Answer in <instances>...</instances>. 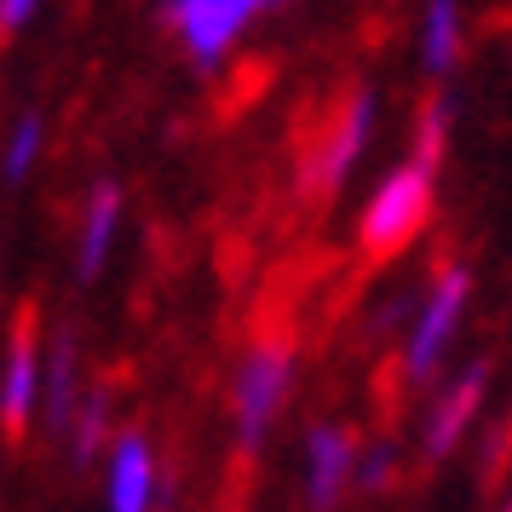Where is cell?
I'll list each match as a JSON object with an SVG mask.
<instances>
[{"mask_svg": "<svg viewBox=\"0 0 512 512\" xmlns=\"http://www.w3.org/2000/svg\"><path fill=\"white\" fill-rule=\"evenodd\" d=\"M35 6H41V0H0V24H6V35H18V29L35 18Z\"/></svg>", "mask_w": 512, "mask_h": 512, "instance_id": "obj_17", "label": "cell"}, {"mask_svg": "<svg viewBox=\"0 0 512 512\" xmlns=\"http://www.w3.org/2000/svg\"><path fill=\"white\" fill-rule=\"evenodd\" d=\"M455 52H461V0H426V18H420V64L432 75L455 70Z\"/></svg>", "mask_w": 512, "mask_h": 512, "instance_id": "obj_12", "label": "cell"}, {"mask_svg": "<svg viewBox=\"0 0 512 512\" xmlns=\"http://www.w3.org/2000/svg\"><path fill=\"white\" fill-rule=\"evenodd\" d=\"M357 461H363V449L346 426H334V420L311 426L305 432V507L311 512L340 507V495L357 484Z\"/></svg>", "mask_w": 512, "mask_h": 512, "instance_id": "obj_5", "label": "cell"}, {"mask_svg": "<svg viewBox=\"0 0 512 512\" xmlns=\"http://www.w3.org/2000/svg\"><path fill=\"white\" fill-rule=\"evenodd\" d=\"M392 472H397V449H392V443H374V449H363V461H357V484H363V489L392 484Z\"/></svg>", "mask_w": 512, "mask_h": 512, "instance_id": "obj_16", "label": "cell"}, {"mask_svg": "<svg viewBox=\"0 0 512 512\" xmlns=\"http://www.w3.org/2000/svg\"><path fill=\"white\" fill-rule=\"evenodd\" d=\"M271 0H167V24L196 64H219Z\"/></svg>", "mask_w": 512, "mask_h": 512, "instance_id": "obj_4", "label": "cell"}, {"mask_svg": "<svg viewBox=\"0 0 512 512\" xmlns=\"http://www.w3.org/2000/svg\"><path fill=\"white\" fill-rule=\"evenodd\" d=\"M271 6H277V0H271Z\"/></svg>", "mask_w": 512, "mask_h": 512, "instance_id": "obj_19", "label": "cell"}, {"mask_svg": "<svg viewBox=\"0 0 512 512\" xmlns=\"http://www.w3.org/2000/svg\"><path fill=\"white\" fill-rule=\"evenodd\" d=\"M501 512H512V501H507V507H501Z\"/></svg>", "mask_w": 512, "mask_h": 512, "instance_id": "obj_18", "label": "cell"}, {"mask_svg": "<svg viewBox=\"0 0 512 512\" xmlns=\"http://www.w3.org/2000/svg\"><path fill=\"white\" fill-rule=\"evenodd\" d=\"M41 144H47V121L41 116H18L12 121V133H6V156H0L6 185L29 179V167H35V156H41Z\"/></svg>", "mask_w": 512, "mask_h": 512, "instance_id": "obj_14", "label": "cell"}, {"mask_svg": "<svg viewBox=\"0 0 512 512\" xmlns=\"http://www.w3.org/2000/svg\"><path fill=\"white\" fill-rule=\"evenodd\" d=\"M288 386H294V351L282 340L248 346V357L236 363V386H231V420H236V443L242 449L265 443V432L277 426L282 403H288Z\"/></svg>", "mask_w": 512, "mask_h": 512, "instance_id": "obj_2", "label": "cell"}, {"mask_svg": "<svg viewBox=\"0 0 512 512\" xmlns=\"http://www.w3.org/2000/svg\"><path fill=\"white\" fill-rule=\"evenodd\" d=\"M466 294H472L466 265H449V271L432 277V288L415 305V323L403 334V380H432V369L443 363V351H449V340L466 317Z\"/></svg>", "mask_w": 512, "mask_h": 512, "instance_id": "obj_3", "label": "cell"}, {"mask_svg": "<svg viewBox=\"0 0 512 512\" xmlns=\"http://www.w3.org/2000/svg\"><path fill=\"white\" fill-rule=\"evenodd\" d=\"M156 449L139 432H121L104 455V507L110 512H150L156 507Z\"/></svg>", "mask_w": 512, "mask_h": 512, "instance_id": "obj_8", "label": "cell"}, {"mask_svg": "<svg viewBox=\"0 0 512 512\" xmlns=\"http://www.w3.org/2000/svg\"><path fill=\"white\" fill-rule=\"evenodd\" d=\"M64 443H70V461L75 466H93L98 455H110V397H104V392L81 397V409H75Z\"/></svg>", "mask_w": 512, "mask_h": 512, "instance_id": "obj_13", "label": "cell"}, {"mask_svg": "<svg viewBox=\"0 0 512 512\" xmlns=\"http://www.w3.org/2000/svg\"><path fill=\"white\" fill-rule=\"evenodd\" d=\"M369 133H374V93H351L346 104H340V116L328 121L317 156H311V185L317 190L346 185V173L357 167V156L369 150Z\"/></svg>", "mask_w": 512, "mask_h": 512, "instance_id": "obj_7", "label": "cell"}, {"mask_svg": "<svg viewBox=\"0 0 512 512\" xmlns=\"http://www.w3.org/2000/svg\"><path fill=\"white\" fill-rule=\"evenodd\" d=\"M484 392H489L484 363H466L449 386H438V397L426 403V420H420V449H426L432 461H443V455L472 432V420H478V409H484Z\"/></svg>", "mask_w": 512, "mask_h": 512, "instance_id": "obj_6", "label": "cell"}, {"mask_svg": "<svg viewBox=\"0 0 512 512\" xmlns=\"http://www.w3.org/2000/svg\"><path fill=\"white\" fill-rule=\"evenodd\" d=\"M116 231H121V190L104 179V185H93L87 208H81V231H75V277L81 282H93L110 265Z\"/></svg>", "mask_w": 512, "mask_h": 512, "instance_id": "obj_10", "label": "cell"}, {"mask_svg": "<svg viewBox=\"0 0 512 512\" xmlns=\"http://www.w3.org/2000/svg\"><path fill=\"white\" fill-rule=\"evenodd\" d=\"M432 179L438 167L426 162H397L380 185H374L369 208H363V248L369 254H397L403 242H415L432 219Z\"/></svg>", "mask_w": 512, "mask_h": 512, "instance_id": "obj_1", "label": "cell"}, {"mask_svg": "<svg viewBox=\"0 0 512 512\" xmlns=\"http://www.w3.org/2000/svg\"><path fill=\"white\" fill-rule=\"evenodd\" d=\"M81 351H75V334H58L52 340V357H47V392H41V415L47 426L64 438L70 432L75 409H81Z\"/></svg>", "mask_w": 512, "mask_h": 512, "instance_id": "obj_11", "label": "cell"}, {"mask_svg": "<svg viewBox=\"0 0 512 512\" xmlns=\"http://www.w3.org/2000/svg\"><path fill=\"white\" fill-rule=\"evenodd\" d=\"M41 392H47V363H41V351L29 334H12V346H6V369H0V426L18 438L35 409H41Z\"/></svg>", "mask_w": 512, "mask_h": 512, "instance_id": "obj_9", "label": "cell"}, {"mask_svg": "<svg viewBox=\"0 0 512 512\" xmlns=\"http://www.w3.org/2000/svg\"><path fill=\"white\" fill-rule=\"evenodd\" d=\"M443 133H449V104H426V116H420V127H415V162H426V167H438V156H443Z\"/></svg>", "mask_w": 512, "mask_h": 512, "instance_id": "obj_15", "label": "cell"}]
</instances>
